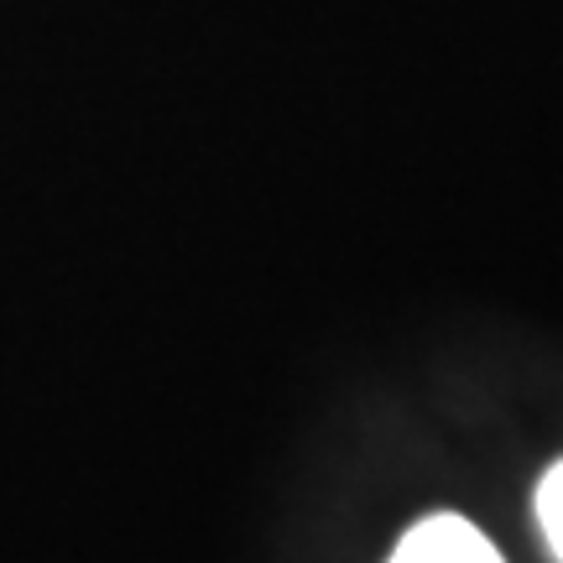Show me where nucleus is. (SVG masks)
Segmentation results:
<instances>
[{"label":"nucleus","instance_id":"f257e3e1","mask_svg":"<svg viewBox=\"0 0 563 563\" xmlns=\"http://www.w3.org/2000/svg\"><path fill=\"white\" fill-rule=\"evenodd\" d=\"M386 563H506V559L475 522H464L454 511H433V517L407 527Z\"/></svg>","mask_w":563,"mask_h":563},{"label":"nucleus","instance_id":"f03ea898","mask_svg":"<svg viewBox=\"0 0 563 563\" xmlns=\"http://www.w3.org/2000/svg\"><path fill=\"white\" fill-rule=\"evenodd\" d=\"M538 527H543L553 559L563 563V460L538 481Z\"/></svg>","mask_w":563,"mask_h":563}]
</instances>
